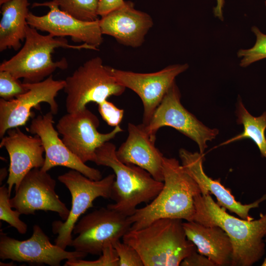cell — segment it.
<instances>
[{"mask_svg":"<svg viewBox=\"0 0 266 266\" xmlns=\"http://www.w3.org/2000/svg\"><path fill=\"white\" fill-rule=\"evenodd\" d=\"M194 202V221L219 226L230 237L233 247L232 266H251L262 258L265 251L266 213H261L257 220L239 219L228 213L210 193L196 195Z\"/></svg>","mask_w":266,"mask_h":266,"instance_id":"1","label":"cell"},{"mask_svg":"<svg viewBox=\"0 0 266 266\" xmlns=\"http://www.w3.org/2000/svg\"><path fill=\"white\" fill-rule=\"evenodd\" d=\"M163 174L164 186L157 196L129 216L132 222L130 230L142 229L160 218L194 221V198L201 194L199 185L173 158L164 156Z\"/></svg>","mask_w":266,"mask_h":266,"instance_id":"2","label":"cell"},{"mask_svg":"<svg viewBox=\"0 0 266 266\" xmlns=\"http://www.w3.org/2000/svg\"><path fill=\"white\" fill-rule=\"evenodd\" d=\"M182 219L160 218L140 229L130 230L123 241L138 252L144 266H178L197 251L186 236Z\"/></svg>","mask_w":266,"mask_h":266,"instance_id":"3","label":"cell"},{"mask_svg":"<svg viewBox=\"0 0 266 266\" xmlns=\"http://www.w3.org/2000/svg\"><path fill=\"white\" fill-rule=\"evenodd\" d=\"M116 150L113 143H104L96 150L94 163L110 167L115 176L111 196L115 203L107 207L130 216L137 205L152 201L157 196L164 182L156 180L137 166L120 161L116 155Z\"/></svg>","mask_w":266,"mask_h":266,"instance_id":"4","label":"cell"},{"mask_svg":"<svg viewBox=\"0 0 266 266\" xmlns=\"http://www.w3.org/2000/svg\"><path fill=\"white\" fill-rule=\"evenodd\" d=\"M60 47L98 50L86 43L69 44L63 37H55L49 33L42 35L28 24L24 45L16 55L0 64V71H7L17 79L23 78L24 83L40 82L52 75L56 69H66L68 67L65 58L56 62L52 60V54L55 49Z\"/></svg>","mask_w":266,"mask_h":266,"instance_id":"5","label":"cell"},{"mask_svg":"<svg viewBox=\"0 0 266 266\" xmlns=\"http://www.w3.org/2000/svg\"><path fill=\"white\" fill-rule=\"evenodd\" d=\"M65 81L67 113L82 110L90 102L98 104L112 96H120L126 89L112 75L109 66L103 65L100 57L85 62Z\"/></svg>","mask_w":266,"mask_h":266,"instance_id":"6","label":"cell"},{"mask_svg":"<svg viewBox=\"0 0 266 266\" xmlns=\"http://www.w3.org/2000/svg\"><path fill=\"white\" fill-rule=\"evenodd\" d=\"M115 178V174H111L100 180H94L73 169L58 176V180L70 193L71 207L64 222L55 221L52 223L53 233L58 235L55 239V244L64 249L70 246L73 239L72 231L79 217L93 206L96 199L111 198Z\"/></svg>","mask_w":266,"mask_h":266,"instance_id":"7","label":"cell"},{"mask_svg":"<svg viewBox=\"0 0 266 266\" xmlns=\"http://www.w3.org/2000/svg\"><path fill=\"white\" fill-rule=\"evenodd\" d=\"M129 216L108 207H101L82 217L72 233L77 236L70 246L87 254L100 255L104 248L120 240L131 229Z\"/></svg>","mask_w":266,"mask_h":266,"instance_id":"8","label":"cell"},{"mask_svg":"<svg viewBox=\"0 0 266 266\" xmlns=\"http://www.w3.org/2000/svg\"><path fill=\"white\" fill-rule=\"evenodd\" d=\"M144 126L154 139L160 128L172 127L194 141L202 154L207 147V142L215 139L219 133L218 129L206 127L183 106L175 82L156 108L149 123Z\"/></svg>","mask_w":266,"mask_h":266,"instance_id":"9","label":"cell"},{"mask_svg":"<svg viewBox=\"0 0 266 266\" xmlns=\"http://www.w3.org/2000/svg\"><path fill=\"white\" fill-rule=\"evenodd\" d=\"M98 118L87 107L63 116L56 125V130L62 135L66 147L82 162H94L96 151L104 143L123 131L120 125L111 132H98Z\"/></svg>","mask_w":266,"mask_h":266,"instance_id":"10","label":"cell"},{"mask_svg":"<svg viewBox=\"0 0 266 266\" xmlns=\"http://www.w3.org/2000/svg\"><path fill=\"white\" fill-rule=\"evenodd\" d=\"M87 255L75 250L67 251L52 244L38 225L33 226L31 237L25 240L12 238L3 232L0 233V258L2 260L59 266L65 260L83 259Z\"/></svg>","mask_w":266,"mask_h":266,"instance_id":"11","label":"cell"},{"mask_svg":"<svg viewBox=\"0 0 266 266\" xmlns=\"http://www.w3.org/2000/svg\"><path fill=\"white\" fill-rule=\"evenodd\" d=\"M189 67L187 64L168 66L151 73H139L109 66L112 75L126 88L135 92L141 99L143 113L142 124L147 125L164 96L175 82L176 77Z\"/></svg>","mask_w":266,"mask_h":266,"instance_id":"12","label":"cell"},{"mask_svg":"<svg viewBox=\"0 0 266 266\" xmlns=\"http://www.w3.org/2000/svg\"><path fill=\"white\" fill-rule=\"evenodd\" d=\"M26 84L28 90L25 93L10 100L0 99V138L9 129L25 125L32 114L31 109L37 108L40 103H47L53 114L58 113L55 98L64 89L65 80H54L51 75L40 82Z\"/></svg>","mask_w":266,"mask_h":266,"instance_id":"13","label":"cell"},{"mask_svg":"<svg viewBox=\"0 0 266 266\" xmlns=\"http://www.w3.org/2000/svg\"><path fill=\"white\" fill-rule=\"evenodd\" d=\"M56 182L47 171L34 168L23 178L10 199L12 208L21 214H34L35 211L57 213L62 220L68 217L69 211L55 192Z\"/></svg>","mask_w":266,"mask_h":266,"instance_id":"14","label":"cell"},{"mask_svg":"<svg viewBox=\"0 0 266 266\" xmlns=\"http://www.w3.org/2000/svg\"><path fill=\"white\" fill-rule=\"evenodd\" d=\"M37 6L48 7L49 11L42 16L29 12L27 22L31 27L55 37L69 36L75 42H83L97 48L102 43L100 19L93 21L79 20L61 10L52 0L33 4V7Z\"/></svg>","mask_w":266,"mask_h":266,"instance_id":"15","label":"cell"},{"mask_svg":"<svg viewBox=\"0 0 266 266\" xmlns=\"http://www.w3.org/2000/svg\"><path fill=\"white\" fill-rule=\"evenodd\" d=\"M53 114L50 111L44 115L33 118L28 132L37 134L40 138L45 153L44 164L41 169L48 171L57 166H65L75 170L94 180L102 179L100 170L87 166L74 155L59 136V133L54 127Z\"/></svg>","mask_w":266,"mask_h":266,"instance_id":"16","label":"cell"},{"mask_svg":"<svg viewBox=\"0 0 266 266\" xmlns=\"http://www.w3.org/2000/svg\"><path fill=\"white\" fill-rule=\"evenodd\" d=\"M1 138L0 148L4 147L10 159L6 183L10 195L13 186L16 189L24 176L34 168L44 164V149L39 136L28 135L18 127L9 129Z\"/></svg>","mask_w":266,"mask_h":266,"instance_id":"17","label":"cell"},{"mask_svg":"<svg viewBox=\"0 0 266 266\" xmlns=\"http://www.w3.org/2000/svg\"><path fill=\"white\" fill-rule=\"evenodd\" d=\"M153 25L152 17L136 9L130 1H125L122 6L100 19L102 34L111 36L119 43L133 48L141 46Z\"/></svg>","mask_w":266,"mask_h":266,"instance_id":"18","label":"cell"},{"mask_svg":"<svg viewBox=\"0 0 266 266\" xmlns=\"http://www.w3.org/2000/svg\"><path fill=\"white\" fill-rule=\"evenodd\" d=\"M128 135L116 150L122 162L137 166L147 171L156 180L163 182L164 155L155 146L156 139L147 133L142 123L128 124Z\"/></svg>","mask_w":266,"mask_h":266,"instance_id":"19","label":"cell"},{"mask_svg":"<svg viewBox=\"0 0 266 266\" xmlns=\"http://www.w3.org/2000/svg\"><path fill=\"white\" fill-rule=\"evenodd\" d=\"M182 166L187 173L195 180L199 185L202 194H213L217 200V203L225 209L235 213L241 219L252 220L249 212L251 209L257 208L259 204L266 200V194L253 203L243 204L236 200L228 189L226 188L220 182L208 177L203 168L204 155L198 152H191L181 148L179 151Z\"/></svg>","mask_w":266,"mask_h":266,"instance_id":"20","label":"cell"},{"mask_svg":"<svg viewBox=\"0 0 266 266\" xmlns=\"http://www.w3.org/2000/svg\"><path fill=\"white\" fill-rule=\"evenodd\" d=\"M187 238L197 251L215 266H232L233 247L228 234L217 226H207L194 221L183 223Z\"/></svg>","mask_w":266,"mask_h":266,"instance_id":"21","label":"cell"},{"mask_svg":"<svg viewBox=\"0 0 266 266\" xmlns=\"http://www.w3.org/2000/svg\"><path fill=\"white\" fill-rule=\"evenodd\" d=\"M28 0H9L1 6L0 51L13 48L17 51L25 39Z\"/></svg>","mask_w":266,"mask_h":266,"instance_id":"22","label":"cell"},{"mask_svg":"<svg viewBox=\"0 0 266 266\" xmlns=\"http://www.w3.org/2000/svg\"><path fill=\"white\" fill-rule=\"evenodd\" d=\"M237 123L242 125L243 131L240 134L221 144V145L245 138L252 139L258 147L261 155L266 158V112L259 117L252 116L245 107L239 98L236 106Z\"/></svg>","mask_w":266,"mask_h":266,"instance_id":"23","label":"cell"},{"mask_svg":"<svg viewBox=\"0 0 266 266\" xmlns=\"http://www.w3.org/2000/svg\"><path fill=\"white\" fill-rule=\"evenodd\" d=\"M60 9L82 21H93L98 19L99 0H52Z\"/></svg>","mask_w":266,"mask_h":266,"instance_id":"24","label":"cell"},{"mask_svg":"<svg viewBox=\"0 0 266 266\" xmlns=\"http://www.w3.org/2000/svg\"><path fill=\"white\" fill-rule=\"evenodd\" d=\"M251 30L256 37L255 44L250 48L239 49L237 54L241 59L239 65L243 67L266 59V34L256 26H253Z\"/></svg>","mask_w":266,"mask_h":266,"instance_id":"25","label":"cell"},{"mask_svg":"<svg viewBox=\"0 0 266 266\" xmlns=\"http://www.w3.org/2000/svg\"><path fill=\"white\" fill-rule=\"evenodd\" d=\"M10 195L8 187L3 185L0 187V219L7 222L10 226L15 228L21 234L27 231V225L20 220L21 214L17 210L12 209L10 203Z\"/></svg>","mask_w":266,"mask_h":266,"instance_id":"26","label":"cell"},{"mask_svg":"<svg viewBox=\"0 0 266 266\" xmlns=\"http://www.w3.org/2000/svg\"><path fill=\"white\" fill-rule=\"evenodd\" d=\"M28 90L22 83L7 71H0V97L6 100H13Z\"/></svg>","mask_w":266,"mask_h":266,"instance_id":"27","label":"cell"},{"mask_svg":"<svg viewBox=\"0 0 266 266\" xmlns=\"http://www.w3.org/2000/svg\"><path fill=\"white\" fill-rule=\"evenodd\" d=\"M66 266H119V258L112 244L105 246L100 257L96 261H86L82 259L66 260Z\"/></svg>","mask_w":266,"mask_h":266,"instance_id":"28","label":"cell"},{"mask_svg":"<svg viewBox=\"0 0 266 266\" xmlns=\"http://www.w3.org/2000/svg\"><path fill=\"white\" fill-rule=\"evenodd\" d=\"M113 246L119 258V266H144L139 253L131 245L119 240Z\"/></svg>","mask_w":266,"mask_h":266,"instance_id":"29","label":"cell"},{"mask_svg":"<svg viewBox=\"0 0 266 266\" xmlns=\"http://www.w3.org/2000/svg\"><path fill=\"white\" fill-rule=\"evenodd\" d=\"M98 110L102 119L110 126L116 127L121 123L124 110L105 100L99 103Z\"/></svg>","mask_w":266,"mask_h":266,"instance_id":"30","label":"cell"},{"mask_svg":"<svg viewBox=\"0 0 266 266\" xmlns=\"http://www.w3.org/2000/svg\"><path fill=\"white\" fill-rule=\"evenodd\" d=\"M182 266H215L207 257L197 251L185 258L180 263Z\"/></svg>","mask_w":266,"mask_h":266,"instance_id":"31","label":"cell"},{"mask_svg":"<svg viewBox=\"0 0 266 266\" xmlns=\"http://www.w3.org/2000/svg\"><path fill=\"white\" fill-rule=\"evenodd\" d=\"M124 0H99L98 14L102 17L122 6Z\"/></svg>","mask_w":266,"mask_h":266,"instance_id":"32","label":"cell"},{"mask_svg":"<svg viewBox=\"0 0 266 266\" xmlns=\"http://www.w3.org/2000/svg\"><path fill=\"white\" fill-rule=\"evenodd\" d=\"M225 0H216V5L213 9L214 15L219 19L223 20V10Z\"/></svg>","mask_w":266,"mask_h":266,"instance_id":"33","label":"cell"},{"mask_svg":"<svg viewBox=\"0 0 266 266\" xmlns=\"http://www.w3.org/2000/svg\"><path fill=\"white\" fill-rule=\"evenodd\" d=\"M265 241L266 242V235L265 236ZM262 266H266V258L265 259V260L263 262V263H262Z\"/></svg>","mask_w":266,"mask_h":266,"instance_id":"34","label":"cell"},{"mask_svg":"<svg viewBox=\"0 0 266 266\" xmlns=\"http://www.w3.org/2000/svg\"><path fill=\"white\" fill-rule=\"evenodd\" d=\"M9 0H0V5H1L4 3L8 1Z\"/></svg>","mask_w":266,"mask_h":266,"instance_id":"35","label":"cell"},{"mask_svg":"<svg viewBox=\"0 0 266 266\" xmlns=\"http://www.w3.org/2000/svg\"><path fill=\"white\" fill-rule=\"evenodd\" d=\"M265 5H266V0L265 1Z\"/></svg>","mask_w":266,"mask_h":266,"instance_id":"36","label":"cell"}]
</instances>
